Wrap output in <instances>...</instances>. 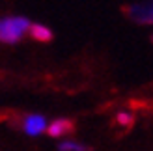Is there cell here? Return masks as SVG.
<instances>
[{
    "label": "cell",
    "instance_id": "6",
    "mask_svg": "<svg viewBox=\"0 0 153 151\" xmlns=\"http://www.w3.org/2000/svg\"><path fill=\"white\" fill-rule=\"evenodd\" d=\"M60 151H90V146L82 144V142H75V140H64L58 144Z\"/></svg>",
    "mask_w": 153,
    "mask_h": 151
},
{
    "label": "cell",
    "instance_id": "4",
    "mask_svg": "<svg viewBox=\"0 0 153 151\" xmlns=\"http://www.w3.org/2000/svg\"><path fill=\"white\" fill-rule=\"evenodd\" d=\"M75 129V125L71 119H65V118H58L54 121H51L47 125V134L52 138H64L67 134H71Z\"/></svg>",
    "mask_w": 153,
    "mask_h": 151
},
{
    "label": "cell",
    "instance_id": "7",
    "mask_svg": "<svg viewBox=\"0 0 153 151\" xmlns=\"http://www.w3.org/2000/svg\"><path fill=\"white\" fill-rule=\"evenodd\" d=\"M116 121H118L121 127H131V125H133V121H134V118H133L131 112H118Z\"/></svg>",
    "mask_w": 153,
    "mask_h": 151
},
{
    "label": "cell",
    "instance_id": "3",
    "mask_svg": "<svg viewBox=\"0 0 153 151\" xmlns=\"http://www.w3.org/2000/svg\"><path fill=\"white\" fill-rule=\"evenodd\" d=\"M47 125H49V121L39 114H28V116L22 118V121H21L22 131H25L28 136H37V134L45 132L47 131Z\"/></svg>",
    "mask_w": 153,
    "mask_h": 151
},
{
    "label": "cell",
    "instance_id": "2",
    "mask_svg": "<svg viewBox=\"0 0 153 151\" xmlns=\"http://www.w3.org/2000/svg\"><path fill=\"white\" fill-rule=\"evenodd\" d=\"M127 17L140 22V24H153V0H144V2H136L125 7Z\"/></svg>",
    "mask_w": 153,
    "mask_h": 151
},
{
    "label": "cell",
    "instance_id": "5",
    "mask_svg": "<svg viewBox=\"0 0 153 151\" xmlns=\"http://www.w3.org/2000/svg\"><path fill=\"white\" fill-rule=\"evenodd\" d=\"M28 34L32 36L36 41H41V43H47V41L52 39V32L47 26H43V24H30Z\"/></svg>",
    "mask_w": 153,
    "mask_h": 151
},
{
    "label": "cell",
    "instance_id": "1",
    "mask_svg": "<svg viewBox=\"0 0 153 151\" xmlns=\"http://www.w3.org/2000/svg\"><path fill=\"white\" fill-rule=\"evenodd\" d=\"M30 22L26 17H0V43L13 45L21 41L25 34H28Z\"/></svg>",
    "mask_w": 153,
    "mask_h": 151
}]
</instances>
